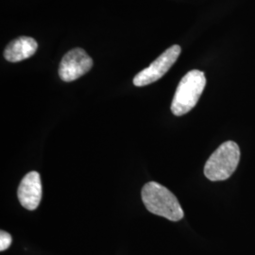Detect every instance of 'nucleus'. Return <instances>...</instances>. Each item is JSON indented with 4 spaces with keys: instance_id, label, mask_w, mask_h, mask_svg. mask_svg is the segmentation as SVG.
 Returning <instances> with one entry per match:
<instances>
[{
    "instance_id": "nucleus-1",
    "label": "nucleus",
    "mask_w": 255,
    "mask_h": 255,
    "mask_svg": "<svg viewBox=\"0 0 255 255\" xmlns=\"http://www.w3.org/2000/svg\"><path fill=\"white\" fill-rule=\"evenodd\" d=\"M142 201L146 209L170 221H179L184 213L178 199L166 187L155 182H147L142 189Z\"/></svg>"
},
{
    "instance_id": "nucleus-2",
    "label": "nucleus",
    "mask_w": 255,
    "mask_h": 255,
    "mask_svg": "<svg viewBox=\"0 0 255 255\" xmlns=\"http://www.w3.org/2000/svg\"><path fill=\"white\" fill-rule=\"evenodd\" d=\"M240 161V148L236 142L227 141L213 152L204 166V175L211 182L228 180Z\"/></svg>"
},
{
    "instance_id": "nucleus-3",
    "label": "nucleus",
    "mask_w": 255,
    "mask_h": 255,
    "mask_svg": "<svg viewBox=\"0 0 255 255\" xmlns=\"http://www.w3.org/2000/svg\"><path fill=\"white\" fill-rule=\"evenodd\" d=\"M206 85V78L201 70H192L183 76L171 103V112L176 117L189 113L198 103Z\"/></svg>"
},
{
    "instance_id": "nucleus-4",
    "label": "nucleus",
    "mask_w": 255,
    "mask_h": 255,
    "mask_svg": "<svg viewBox=\"0 0 255 255\" xmlns=\"http://www.w3.org/2000/svg\"><path fill=\"white\" fill-rule=\"evenodd\" d=\"M181 51L182 48L178 45L167 48L152 64L137 74L133 79V84L137 87H142L160 80L176 63Z\"/></svg>"
},
{
    "instance_id": "nucleus-5",
    "label": "nucleus",
    "mask_w": 255,
    "mask_h": 255,
    "mask_svg": "<svg viewBox=\"0 0 255 255\" xmlns=\"http://www.w3.org/2000/svg\"><path fill=\"white\" fill-rule=\"evenodd\" d=\"M93 60L82 48H74L64 55L59 67V76L65 82H73L89 72Z\"/></svg>"
},
{
    "instance_id": "nucleus-6",
    "label": "nucleus",
    "mask_w": 255,
    "mask_h": 255,
    "mask_svg": "<svg viewBox=\"0 0 255 255\" xmlns=\"http://www.w3.org/2000/svg\"><path fill=\"white\" fill-rule=\"evenodd\" d=\"M42 182L36 171L27 173L20 182L17 191L21 205L29 210L36 209L42 200Z\"/></svg>"
},
{
    "instance_id": "nucleus-7",
    "label": "nucleus",
    "mask_w": 255,
    "mask_h": 255,
    "mask_svg": "<svg viewBox=\"0 0 255 255\" xmlns=\"http://www.w3.org/2000/svg\"><path fill=\"white\" fill-rule=\"evenodd\" d=\"M38 44L31 37L21 36L12 40L4 50V58L10 63L27 60L35 54Z\"/></svg>"
},
{
    "instance_id": "nucleus-8",
    "label": "nucleus",
    "mask_w": 255,
    "mask_h": 255,
    "mask_svg": "<svg viewBox=\"0 0 255 255\" xmlns=\"http://www.w3.org/2000/svg\"><path fill=\"white\" fill-rule=\"evenodd\" d=\"M11 242H12L11 236L7 232L1 231L0 232V251L4 252L7 249H9V246L11 245Z\"/></svg>"
}]
</instances>
